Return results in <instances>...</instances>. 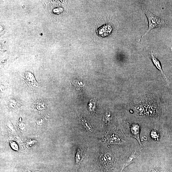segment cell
Listing matches in <instances>:
<instances>
[{
	"instance_id": "6da1fadb",
	"label": "cell",
	"mask_w": 172,
	"mask_h": 172,
	"mask_svg": "<svg viewBox=\"0 0 172 172\" xmlns=\"http://www.w3.org/2000/svg\"><path fill=\"white\" fill-rule=\"evenodd\" d=\"M142 9L146 15L148 22V30L142 37L146 35L153 29L161 27L165 25L166 22L163 19L153 14L144 7L142 6Z\"/></svg>"
},
{
	"instance_id": "3957f363",
	"label": "cell",
	"mask_w": 172,
	"mask_h": 172,
	"mask_svg": "<svg viewBox=\"0 0 172 172\" xmlns=\"http://www.w3.org/2000/svg\"><path fill=\"white\" fill-rule=\"evenodd\" d=\"M140 130V127L139 125L136 124L133 125L131 128L132 134L133 136L138 140L140 148L142 149L143 146L140 142L139 138Z\"/></svg>"
},
{
	"instance_id": "30bf717a",
	"label": "cell",
	"mask_w": 172,
	"mask_h": 172,
	"mask_svg": "<svg viewBox=\"0 0 172 172\" xmlns=\"http://www.w3.org/2000/svg\"><path fill=\"white\" fill-rule=\"evenodd\" d=\"M95 108V101L94 100H91L89 104L88 105V109L90 112H92Z\"/></svg>"
},
{
	"instance_id": "7a4b0ae2",
	"label": "cell",
	"mask_w": 172,
	"mask_h": 172,
	"mask_svg": "<svg viewBox=\"0 0 172 172\" xmlns=\"http://www.w3.org/2000/svg\"><path fill=\"white\" fill-rule=\"evenodd\" d=\"M150 55L151 56V59L153 62L156 68L160 71L162 74L163 76L164 79L166 80V81L168 82L169 81L167 78L166 77V75L164 74V72L162 70V68L161 66L160 62L159 60L157 59V56H156L155 53L153 51H151L150 53Z\"/></svg>"
},
{
	"instance_id": "52a82bcc",
	"label": "cell",
	"mask_w": 172,
	"mask_h": 172,
	"mask_svg": "<svg viewBox=\"0 0 172 172\" xmlns=\"http://www.w3.org/2000/svg\"><path fill=\"white\" fill-rule=\"evenodd\" d=\"M84 148L82 147H80L78 149L76 156L75 161L77 163L81 161L84 157Z\"/></svg>"
},
{
	"instance_id": "9c48e42d",
	"label": "cell",
	"mask_w": 172,
	"mask_h": 172,
	"mask_svg": "<svg viewBox=\"0 0 172 172\" xmlns=\"http://www.w3.org/2000/svg\"><path fill=\"white\" fill-rule=\"evenodd\" d=\"M35 107L38 110H41L45 109L46 107V105L45 103L41 100H39L36 101L35 103Z\"/></svg>"
},
{
	"instance_id": "277c9868",
	"label": "cell",
	"mask_w": 172,
	"mask_h": 172,
	"mask_svg": "<svg viewBox=\"0 0 172 172\" xmlns=\"http://www.w3.org/2000/svg\"><path fill=\"white\" fill-rule=\"evenodd\" d=\"M112 30V28L110 25H106L100 28L98 30L99 35L103 37H105L110 34Z\"/></svg>"
},
{
	"instance_id": "5b68a950",
	"label": "cell",
	"mask_w": 172,
	"mask_h": 172,
	"mask_svg": "<svg viewBox=\"0 0 172 172\" xmlns=\"http://www.w3.org/2000/svg\"><path fill=\"white\" fill-rule=\"evenodd\" d=\"M78 118L79 119V121L81 122L87 131L90 133L93 131V127L91 126L89 121H87V119L83 118L81 116H78Z\"/></svg>"
},
{
	"instance_id": "7c38bea8",
	"label": "cell",
	"mask_w": 172,
	"mask_h": 172,
	"mask_svg": "<svg viewBox=\"0 0 172 172\" xmlns=\"http://www.w3.org/2000/svg\"><path fill=\"white\" fill-rule=\"evenodd\" d=\"M105 156L106 159H107L108 161H110V162H112L113 161L114 157L110 154L106 153Z\"/></svg>"
},
{
	"instance_id": "5bb4252c",
	"label": "cell",
	"mask_w": 172,
	"mask_h": 172,
	"mask_svg": "<svg viewBox=\"0 0 172 172\" xmlns=\"http://www.w3.org/2000/svg\"><path fill=\"white\" fill-rule=\"evenodd\" d=\"M152 172H157V171H156L155 170H154V171H152Z\"/></svg>"
},
{
	"instance_id": "8992f818",
	"label": "cell",
	"mask_w": 172,
	"mask_h": 172,
	"mask_svg": "<svg viewBox=\"0 0 172 172\" xmlns=\"http://www.w3.org/2000/svg\"><path fill=\"white\" fill-rule=\"evenodd\" d=\"M25 79L27 82L29 84H31L34 86L37 85L33 75L30 72H27L25 74Z\"/></svg>"
},
{
	"instance_id": "ba28073f",
	"label": "cell",
	"mask_w": 172,
	"mask_h": 172,
	"mask_svg": "<svg viewBox=\"0 0 172 172\" xmlns=\"http://www.w3.org/2000/svg\"><path fill=\"white\" fill-rule=\"evenodd\" d=\"M136 158V155L135 153H133L130 155L129 158L127 159V160L125 161L123 167H122V170L120 172H122L123 169L126 167L127 166H128L130 163L133 162L135 159Z\"/></svg>"
},
{
	"instance_id": "8fae6325",
	"label": "cell",
	"mask_w": 172,
	"mask_h": 172,
	"mask_svg": "<svg viewBox=\"0 0 172 172\" xmlns=\"http://www.w3.org/2000/svg\"><path fill=\"white\" fill-rule=\"evenodd\" d=\"M112 119L111 114L109 113H106L103 118V121L106 123H108Z\"/></svg>"
},
{
	"instance_id": "4fadbf2b",
	"label": "cell",
	"mask_w": 172,
	"mask_h": 172,
	"mask_svg": "<svg viewBox=\"0 0 172 172\" xmlns=\"http://www.w3.org/2000/svg\"><path fill=\"white\" fill-rule=\"evenodd\" d=\"M151 135H152V137L155 139H158V135L157 134V133L155 131H153L151 133Z\"/></svg>"
}]
</instances>
